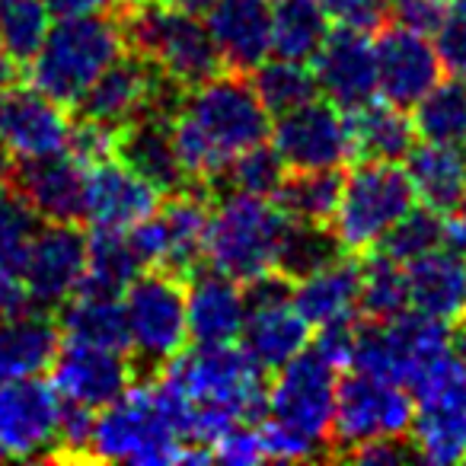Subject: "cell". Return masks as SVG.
<instances>
[{"label":"cell","instance_id":"cell-1","mask_svg":"<svg viewBox=\"0 0 466 466\" xmlns=\"http://www.w3.org/2000/svg\"><path fill=\"white\" fill-rule=\"evenodd\" d=\"M160 380L186 396L188 444L211 447L227 428L253 421L268 409L266 370L253 361L247 349L230 345H195L179 351L160 368Z\"/></svg>","mask_w":466,"mask_h":466},{"label":"cell","instance_id":"cell-2","mask_svg":"<svg viewBox=\"0 0 466 466\" xmlns=\"http://www.w3.org/2000/svg\"><path fill=\"white\" fill-rule=\"evenodd\" d=\"M122 23L99 16H61L29 61L33 86L61 106H77L93 80L116 58H122Z\"/></svg>","mask_w":466,"mask_h":466},{"label":"cell","instance_id":"cell-3","mask_svg":"<svg viewBox=\"0 0 466 466\" xmlns=\"http://www.w3.org/2000/svg\"><path fill=\"white\" fill-rule=\"evenodd\" d=\"M125 46L154 61L176 86H198L220 71V55L208 23L167 0H135L122 20Z\"/></svg>","mask_w":466,"mask_h":466},{"label":"cell","instance_id":"cell-4","mask_svg":"<svg viewBox=\"0 0 466 466\" xmlns=\"http://www.w3.org/2000/svg\"><path fill=\"white\" fill-rule=\"evenodd\" d=\"M285 227L288 214L279 208V201L272 205L259 195L227 192L208 224L205 256L211 268L249 285L275 272Z\"/></svg>","mask_w":466,"mask_h":466},{"label":"cell","instance_id":"cell-5","mask_svg":"<svg viewBox=\"0 0 466 466\" xmlns=\"http://www.w3.org/2000/svg\"><path fill=\"white\" fill-rule=\"evenodd\" d=\"M186 441L167 425L150 383H131L116 402L99 409L90 460L135 466H169L186 460Z\"/></svg>","mask_w":466,"mask_h":466},{"label":"cell","instance_id":"cell-6","mask_svg":"<svg viewBox=\"0 0 466 466\" xmlns=\"http://www.w3.org/2000/svg\"><path fill=\"white\" fill-rule=\"evenodd\" d=\"M415 205V188L396 163L364 160L345 176L332 227L345 253H368L380 247L390 227Z\"/></svg>","mask_w":466,"mask_h":466},{"label":"cell","instance_id":"cell-7","mask_svg":"<svg viewBox=\"0 0 466 466\" xmlns=\"http://www.w3.org/2000/svg\"><path fill=\"white\" fill-rule=\"evenodd\" d=\"M182 116L198 128L224 167L272 135V116L262 106L253 80H243L240 71L214 74L205 84L192 86L182 103Z\"/></svg>","mask_w":466,"mask_h":466},{"label":"cell","instance_id":"cell-8","mask_svg":"<svg viewBox=\"0 0 466 466\" xmlns=\"http://www.w3.org/2000/svg\"><path fill=\"white\" fill-rule=\"evenodd\" d=\"M339 368L317 349H304L275 370L268 387V421L326 451L336 419Z\"/></svg>","mask_w":466,"mask_h":466},{"label":"cell","instance_id":"cell-9","mask_svg":"<svg viewBox=\"0 0 466 466\" xmlns=\"http://www.w3.org/2000/svg\"><path fill=\"white\" fill-rule=\"evenodd\" d=\"M125 323L135 361L163 368L188 342L186 288L169 268L141 272L125 288Z\"/></svg>","mask_w":466,"mask_h":466},{"label":"cell","instance_id":"cell-10","mask_svg":"<svg viewBox=\"0 0 466 466\" xmlns=\"http://www.w3.org/2000/svg\"><path fill=\"white\" fill-rule=\"evenodd\" d=\"M415 412L419 402L409 387L355 370L339 380L332 444L349 453L374 438H406L412 431Z\"/></svg>","mask_w":466,"mask_h":466},{"label":"cell","instance_id":"cell-11","mask_svg":"<svg viewBox=\"0 0 466 466\" xmlns=\"http://www.w3.org/2000/svg\"><path fill=\"white\" fill-rule=\"evenodd\" d=\"M240 339L266 374L279 370L310 345V323L294 304L285 275L268 272L247 285V323Z\"/></svg>","mask_w":466,"mask_h":466},{"label":"cell","instance_id":"cell-12","mask_svg":"<svg viewBox=\"0 0 466 466\" xmlns=\"http://www.w3.org/2000/svg\"><path fill=\"white\" fill-rule=\"evenodd\" d=\"M272 147L288 169H342L355 160L349 112L329 99H310L279 116L272 128Z\"/></svg>","mask_w":466,"mask_h":466},{"label":"cell","instance_id":"cell-13","mask_svg":"<svg viewBox=\"0 0 466 466\" xmlns=\"http://www.w3.org/2000/svg\"><path fill=\"white\" fill-rule=\"evenodd\" d=\"M169 84L173 80L144 55H128V58L122 55L93 80L74 109H80V118L125 128L147 109L169 112Z\"/></svg>","mask_w":466,"mask_h":466},{"label":"cell","instance_id":"cell-14","mask_svg":"<svg viewBox=\"0 0 466 466\" xmlns=\"http://www.w3.org/2000/svg\"><path fill=\"white\" fill-rule=\"evenodd\" d=\"M61 393L42 374L20 377L0 387V447L14 460L55 457L58 447Z\"/></svg>","mask_w":466,"mask_h":466},{"label":"cell","instance_id":"cell-15","mask_svg":"<svg viewBox=\"0 0 466 466\" xmlns=\"http://www.w3.org/2000/svg\"><path fill=\"white\" fill-rule=\"evenodd\" d=\"M86 279V237L77 224L48 220L29 240L23 285L35 307H61Z\"/></svg>","mask_w":466,"mask_h":466},{"label":"cell","instance_id":"cell-16","mask_svg":"<svg viewBox=\"0 0 466 466\" xmlns=\"http://www.w3.org/2000/svg\"><path fill=\"white\" fill-rule=\"evenodd\" d=\"M319 93L339 109L351 112L370 103L377 90V42L364 29L342 26L326 35L323 48L313 55Z\"/></svg>","mask_w":466,"mask_h":466},{"label":"cell","instance_id":"cell-17","mask_svg":"<svg viewBox=\"0 0 466 466\" xmlns=\"http://www.w3.org/2000/svg\"><path fill=\"white\" fill-rule=\"evenodd\" d=\"M52 383L61 400L103 409L135 383V368L125 358V351L65 339L52 361Z\"/></svg>","mask_w":466,"mask_h":466},{"label":"cell","instance_id":"cell-18","mask_svg":"<svg viewBox=\"0 0 466 466\" xmlns=\"http://www.w3.org/2000/svg\"><path fill=\"white\" fill-rule=\"evenodd\" d=\"M441 58L425 33L390 26L377 35V90L387 103L412 109L441 80Z\"/></svg>","mask_w":466,"mask_h":466},{"label":"cell","instance_id":"cell-19","mask_svg":"<svg viewBox=\"0 0 466 466\" xmlns=\"http://www.w3.org/2000/svg\"><path fill=\"white\" fill-rule=\"evenodd\" d=\"M71 118L65 106L55 103L35 86L10 84L0 90V137L16 157H48L71 147Z\"/></svg>","mask_w":466,"mask_h":466},{"label":"cell","instance_id":"cell-20","mask_svg":"<svg viewBox=\"0 0 466 466\" xmlns=\"http://www.w3.org/2000/svg\"><path fill=\"white\" fill-rule=\"evenodd\" d=\"M160 205V192L147 179L125 167L118 157L86 167L84 182V220L93 227L128 230L137 220L150 218Z\"/></svg>","mask_w":466,"mask_h":466},{"label":"cell","instance_id":"cell-21","mask_svg":"<svg viewBox=\"0 0 466 466\" xmlns=\"http://www.w3.org/2000/svg\"><path fill=\"white\" fill-rule=\"evenodd\" d=\"M84 182L86 163L71 150L48 157H26L14 173V188L35 218L77 224L84 218Z\"/></svg>","mask_w":466,"mask_h":466},{"label":"cell","instance_id":"cell-22","mask_svg":"<svg viewBox=\"0 0 466 466\" xmlns=\"http://www.w3.org/2000/svg\"><path fill=\"white\" fill-rule=\"evenodd\" d=\"M188 339L195 345H230L243 336L247 291L218 268H195L186 291Z\"/></svg>","mask_w":466,"mask_h":466},{"label":"cell","instance_id":"cell-23","mask_svg":"<svg viewBox=\"0 0 466 466\" xmlns=\"http://www.w3.org/2000/svg\"><path fill=\"white\" fill-rule=\"evenodd\" d=\"M208 33L230 71H256L272 55V4L268 0H214Z\"/></svg>","mask_w":466,"mask_h":466},{"label":"cell","instance_id":"cell-24","mask_svg":"<svg viewBox=\"0 0 466 466\" xmlns=\"http://www.w3.org/2000/svg\"><path fill=\"white\" fill-rule=\"evenodd\" d=\"M116 157L141 179H147L157 192H179L188 182L176 154L173 118L163 109H147L135 122L118 128Z\"/></svg>","mask_w":466,"mask_h":466},{"label":"cell","instance_id":"cell-25","mask_svg":"<svg viewBox=\"0 0 466 466\" xmlns=\"http://www.w3.org/2000/svg\"><path fill=\"white\" fill-rule=\"evenodd\" d=\"M412 310L457 326L466 323V256L438 247L406 266Z\"/></svg>","mask_w":466,"mask_h":466},{"label":"cell","instance_id":"cell-26","mask_svg":"<svg viewBox=\"0 0 466 466\" xmlns=\"http://www.w3.org/2000/svg\"><path fill=\"white\" fill-rule=\"evenodd\" d=\"M294 304L310 326L355 323L361 313V266L345 256L298 279Z\"/></svg>","mask_w":466,"mask_h":466},{"label":"cell","instance_id":"cell-27","mask_svg":"<svg viewBox=\"0 0 466 466\" xmlns=\"http://www.w3.org/2000/svg\"><path fill=\"white\" fill-rule=\"evenodd\" d=\"M58 319L46 310H20L0 317V387L20 377L42 374L58 355Z\"/></svg>","mask_w":466,"mask_h":466},{"label":"cell","instance_id":"cell-28","mask_svg":"<svg viewBox=\"0 0 466 466\" xmlns=\"http://www.w3.org/2000/svg\"><path fill=\"white\" fill-rule=\"evenodd\" d=\"M58 329L67 342L103 345V349L131 351L128 323H125L122 294L80 285L58 310Z\"/></svg>","mask_w":466,"mask_h":466},{"label":"cell","instance_id":"cell-29","mask_svg":"<svg viewBox=\"0 0 466 466\" xmlns=\"http://www.w3.org/2000/svg\"><path fill=\"white\" fill-rule=\"evenodd\" d=\"M402 163H406L402 169H406L409 182L415 188V198L421 205L434 208L441 214L457 211L466 188V147L421 141L412 144Z\"/></svg>","mask_w":466,"mask_h":466},{"label":"cell","instance_id":"cell-30","mask_svg":"<svg viewBox=\"0 0 466 466\" xmlns=\"http://www.w3.org/2000/svg\"><path fill=\"white\" fill-rule=\"evenodd\" d=\"M351 137H355V157L361 160L400 163L415 144V125L406 109L393 103H364L349 112Z\"/></svg>","mask_w":466,"mask_h":466},{"label":"cell","instance_id":"cell-31","mask_svg":"<svg viewBox=\"0 0 466 466\" xmlns=\"http://www.w3.org/2000/svg\"><path fill=\"white\" fill-rule=\"evenodd\" d=\"M329 33V14L319 0H275L272 4V52L281 58L313 61Z\"/></svg>","mask_w":466,"mask_h":466},{"label":"cell","instance_id":"cell-32","mask_svg":"<svg viewBox=\"0 0 466 466\" xmlns=\"http://www.w3.org/2000/svg\"><path fill=\"white\" fill-rule=\"evenodd\" d=\"M342 182L345 176L339 169H294V176H285L279 186L275 201L291 220L326 227L336 218Z\"/></svg>","mask_w":466,"mask_h":466},{"label":"cell","instance_id":"cell-33","mask_svg":"<svg viewBox=\"0 0 466 466\" xmlns=\"http://www.w3.org/2000/svg\"><path fill=\"white\" fill-rule=\"evenodd\" d=\"M412 125L421 141L466 147V80H438L412 106Z\"/></svg>","mask_w":466,"mask_h":466},{"label":"cell","instance_id":"cell-34","mask_svg":"<svg viewBox=\"0 0 466 466\" xmlns=\"http://www.w3.org/2000/svg\"><path fill=\"white\" fill-rule=\"evenodd\" d=\"M466 406V402H463ZM463 406H419L412 421L415 460L451 466L466 460V415Z\"/></svg>","mask_w":466,"mask_h":466},{"label":"cell","instance_id":"cell-35","mask_svg":"<svg viewBox=\"0 0 466 466\" xmlns=\"http://www.w3.org/2000/svg\"><path fill=\"white\" fill-rule=\"evenodd\" d=\"M160 218L167 224V237H169L167 268H173L176 275H192L208 247L211 214H208L205 201L195 198V195H173L167 201V208L160 211Z\"/></svg>","mask_w":466,"mask_h":466},{"label":"cell","instance_id":"cell-36","mask_svg":"<svg viewBox=\"0 0 466 466\" xmlns=\"http://www.w3.org/2000/svg\"><path fill=\"white\" fill-rule=\"evenodd\" d=\"M141 259L128 240V230L93 227L86 237V279L84 285L103 288L112 294H125V288L141 275Z\"/></svg>","mask_w":466,"mask_h":466},{"label":"cell","instance_id":"cell-37","mask_svg":"<svg viewBox=\"0 0 466 466\" xmlns=\"http://www.w3.org/2000/svg\"><path fill=\"white\" fill-rule=\"evenodd\" d=\"M406 310H412L406 266L390 259L383 249L368 256L361 266V313L377 323H390Z\"/></svg>","mask_w":466,"mask_h":466},{"label":"cell","instance_id":"cell-38","mask_svg":"<svg viewBox=\"0 0 466 466\" xmlns=\"http://www.w3.org/2000/svg\"><path fill=\"white\" fill-rule=\"evenodd\" d=\"M253 86L259 93L262 106L268 109V116H285V112L298 109V106L317 99L319 84L317 74L307 67V61H294V58H275V61H262L256 67Z\"/></svg>","mask_w":466,"mask_h":466},{"label":"cell","instance_id":"cell-39","mask_svg":"<svg viewBox=\"0 0 466 466\" xmlns=\"http://www.w3.org/2000/svg\"><path fill=\"white\" fill-rule=\"evenodd\" d=\"M342 253L345 249L339 247L336 233H329L323 224H304V220L288 218L275 272L285 275L288 281H298V279H304V275L336 262Z\"/></svg>","mask_w":466,"mask_h":466},{"label":"cell","instance_id":"cell-40","mask_svg":"<svg viewBox=\"0 0 466 466\" xmlns=\"http://www.w3.org/2000/svg\"><path fill=\"white\" fill-rule=\"evenodd\" d=\"M52 29L46 0H0V48L16 61L29 65Z\"/></svg>","mask_w":466,"mask_h":466},{"label":"cell","instance_id":"cell-41","mask_svg":"<svg viewBox=\"0 0 466 466\" xmlns=\"http://www.w3.org/2000/svg\"><path fill=\"white\" fill-rule=\"evenodd\" d=\"M214 182L224 186V195L240 192V195L272 198V195L279 192L281 182H285V160L279 157V150L268 147V144L262 141V144H256V147L233 157V160L214 176Z\"/></svg>","mask_w":466,"mask_h":466},{"label":"cell","instance_id":"cell-42","mask_svg":"<svg viewBox=\"0 0 466 466\" xmlns=\"http://www.w3.org/2000/svg\"><path fill=\"white\" fill-rule=\"evenodd\" d=\"M438 247H444V214L428 205H412L380 240V249L400 266H409Z\"/></svg>","mask_w":466,"mask_h":466},{"label":"cell","instance_id":"cell-43","mask_svg":"<svg viewBox=\"0 0 466 466\" xmlns=\"http://www.w3.org/2000/svg\"><path fill=\"white\" fill-rule=\"evenodd\" d=\"M35 233V214L26 201L10 192L7 182H0V272H10L23 279L29 240Z\"/></svg>","mask_w":466,"mask_h":466},{"label":"cell","instance_id":"cell-44","mask_svg":"<svg viewBox=\"0 0 466 466\" xmlns=\"http://www.w3.org/2000/svg\"><path fill=\"white\" fill-rule=\"evenodd\" d=\"M93 431H96V409L65 400L58 419V447L52 460H90Z\"/></svg>","mask_w":466,"mask_h":466},{"label":"cell","instance_id":"cell-45","mask_svg":"<svg viewBox=\"0 0 466 466\" xmlns=\"http://www.w3.org/2000/svg\"><path fill=\"white\" fill-rule=\"evenodd\" d=\"M434 48H438L441 67L451 77L466 80V0H451L444 23L434 33Z\"/></svg>","mask_w":466,"mask_h":466},{"label":"cell","instance_id":"cell-46","mask_svg":"<svg viewBox=\"0 0 466 466\" xmlns=\"http://www.w3.org/2000/svg\"><path fill=\"white\" fill-rule=\"evenodd\" d=\"M211 457L220 460L227 466H256L262 460H268L266 444H262V431L253 428L249 421L227 428L218 441L211 444Z\"/></svg>","mask_w":466,"mask_h":466},{"label":"cell","instance_id":"cell-47","mask_svg":"<svg viewBox=\"0 0 466 466\" xmlns=\"http://www.w3.org/2000/svg\"><path fill=\"white\" fill-rule=\"evenodd\" d=\"M118 147V128H109L103 122H93V118H80L71 131V154L77 157L80 163H99V160H109L116 157Z\"/></svg>","mask_w":466,"mask_h":466},{"label":"cell","instance_id":"cell-48","mask_svg":"<svg viewBox=\"0 0 466 466\" xmlns=\"http://www.w3.org/2000/svg\"><path fill=\"white\" fill-rule=\"evenodd\" d=\"M128 240H131V247H135V253L144 268H167L169 237H167V224H163L160 211H154L150 218H144V220H137L135 227H128Z\"/></svg>","mask_w":466,"mask_h":466},{"label":"cell","instance_id":"cell-49","mask_svg":"<svg viewBox=\"0 0 466 466\" xmlns=\"http://www.w3.org/2000/svg\"><path fill=\"white\" fill-rule=\"evenodd\" d=\"M447 10H451V0H390V16L400 26L425 35L438 33Z\"/></svg>","mask_w":466,"mask_h":466},{"label":"cell","instance_id":"cell-50","mask_svg":"<svg viewBox=\"0 0 466 466\" xmlns=\"http://www.w3.org/2000/svg\"><path fill=\"white\" fill-rule=\"evenodd\" d=\"M326 14L336 16L342 26H355L374 33L390 16V0H319Z\"/></svg>","mask_w":466,"mask_h":466},{"label":"cell","instance_id":"cell-51","mask_svg":"<svg viewBox=\"0 0 466 466\" xmlns=\"http://www.w3.org/2000/svg\"><path fill=\"white\" fill-rule=\"evenodd\" d=\"M345 457L364 466H396V463H406V460H415V451L402 438H374L358 444Z\"/></svg>","mask_w":466,"mask_h":466},{"label":"cell","instance_id":"cell-52","mask_svg":"<svg viewBox=\"0 0 466 466\" xmlns=\"http://www.w3.org/2000/svg\"><path fill=\"white\" fill-rule=\"evenodd\" d=\"M313 349L323 358H329L336 368H351V358H355V323L319 326V339Z\"/></svg>","mask_w":466,"mask_h":466},{"label":"cell","instance_id":"cell-53","mask_svg":"<svg viewBox=\"0 0 466 466\" xmlns=\"http://www.w3.org/2000/svg\"><path fill=\"white\" fill-rule=\"evenodd\" d=\"M33 304L26 294V285L23 279L10 272H0V317H10V313H20Z\"/></svg>","mask_w":466,"mask_h":466},{"label":"cell","instance_id":"cell-54","mask_svg":"<svg viewBox=\"0 0 466 466\" xmlns=\"http://www.w3.org/2000/svg\"><path fill=\"white\" fill-rule=\"evenodd\" d=\"M116 0H46V7L52 16H99L109 14Z\"/></svg>","mask_w":466,"mask_h":466},{"label":"cell","instance_id":"cell-55","mask_svg":"<svg viewBox=\"0 0 466 466\" xmlns=\"http://www.w3.org/2000/svg\"><path fill=\"white\" fill-rule=\"evenodd\" d=\"M14 150L10 144L0 137V182H14V173H16V160H14Z\"/></svg>","mask_w":466,"mask_h":466},{"label":"cell","instance_id":"cell-56","mask_svg":"<svg viewBox=\"0 0 466 466\" xmlns=\"http://www.w3.org/2000/svg\"><path fill=\"white\" fill-rule=\"evenodd\" d=\"M14 80H16V61L0 48V90H7Z\"/></svg>","mask_w":466,"mask_h":466},{"label":"cell","instance_id":"cell-57","mask_svg":"<svg viewBox=\"0 0 466 466\" xmlns=\"http://www.w3.org/2000/svg\"><path fill=\"white\" fill-rule=\"evenodd\" d=\"M167 4H176V7H182V10H192V14H201V10L211 7L214 0H167Z\"/></svg>","mask_w":466,"mask_h":466},{"label":"cell","instance_id":"cell-58","mask_svg":"<svg viewBox=\"0 0 466 466\" xmlns=\"http://www.w3.org/2000/svg\"><path fill=\"white\" fill-rule=\"evenodd\" d=\"M457 211H460V214H463V218H466V188H463V198H460V205H457Z\"/></svg>","mask_w":466,"mask_h":466},{"label":"cell","instance_id":"cell-59","mask_svg":"<svg viewBox=\"0 0 466 466\" xmlns=\"http://www.w3.org/2000/svg\"><path fill=\"white\" fill-rule=\"evenodd\" d=\"M4 457H7V453H4V447H0V460H4Z\"/></svg>","mask_w":466,"mask_h":466},{"label":"cell","instance_id":"cell-60","mask_svg":"<svg viewBox=\"0 0 466 466\" xmlns=\"http://www.w3.org/2000/svg\"><path fill=\"white\" fill-rule=\"evenodd\" d=\"M463 415H466V406H463Z\"/></svg>","mask_w":466,"mask_h":466},{"label":"cell","instance_id":"cell-61","mask_svg":"<svg viewBox=\"0 0 466 466\" xmlns=\"http://www.w3.org/2000/svg\"><path fill=\"white\" fill-rule=\"evenodd\" d=\"M131 4H135V0H131Z\"/></svg>","mask_w":466,"mask_h":466}]
</instances>
